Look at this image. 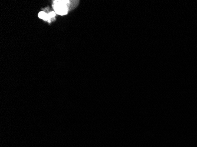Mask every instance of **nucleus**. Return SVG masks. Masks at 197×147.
I'll return each mask as SVG.
<instances>
[{
    "instance_id": "1",
    "label": "nucleus",
    "mask_w": 197,
    "mask_h": 147,
    "mask_svg": "<svg viewBox=\"0 0 197 147\" xmlns=\"http://www.w3.org/2000/svg\"><path fill=\"white\" fill-rule=\"evenodd\" d=\"M69 1H54L53 4V8L54 11L58 15H64L68 12Z\"/></svg>"
},
{
    "instance_id": "2",
    "label": "nucleus",
    "mask_w": 197,
    "mask_h": 147,
    "mask_svg": "<svg viewBox=\"0 0 197 147\" xmlns=\"http://www.w3.org/2000/svg\"><path fill=\"white\" fill-rule=\"evenodd\" d=\"M38 17L40 19H43L45 21H47L49 22V14L45 13L44 11H41V12L38 13Z\"/></svg>"
}]
</instances>
